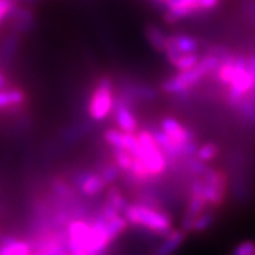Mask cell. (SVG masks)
Masks as SVG:
<instances>
[{"label":"cell","instance_id":"1","mask_svg":"<svg viewBox=\"0 0 255 255\" xmlns=\"http://www.w3.org/2000/svg\"><path fill=\"white\" fill-rule=\"evenodd\" d=\"M129 226L140 227L150 232L166 236L172 228V220L168 214L145 204H128L123 213Z\"/></svg>","mask_w":255,"mask_h":255},{"label":"cell","instance_id":"2","mask_svg":"<svg viewBox=\"0 0 255 255\" xmlns=\"http://www.w3.org/2000/svg\"><path fill=\"white\" fill-rule=\"evenodd\" d=\"M253 90V79L248 69V57L239 55L235 57V68L231 83L228 86V104L232 108L239 105L249 96Z\"/></svg>","mask_w":255,"mask_h":255},{"label":"cell","instance_id":"3","mask_svg":"<svg viewBox=\"0 0 255 255\" xmlns=\"http://www.w3.org/2000/svg\"><path fill=\"white\" fill-rule=\"evenodd\" d=\"M136 135L141 145V155L137 159L145 165L153 176H159L163 174L167 167V158L155 141L153 133L146 129H141Z\"/></svg>","mask_w":255,"mask_h":255},{"label":"cell","instance_id":"4","mask_svg":"<svg viewBox=\"0 0 255 255\" xmlns=\"http://www.w3.org/2000/svg\"><path fill=\"white\" fill-rule=\"evenodd\" d=\"M114 104L116 100L113 95V82L109 77L101 78L94 90L88 105V113L91 118L97 122L107 120L113 113Z\"/></svg>","mask_w":255,"mask_h":255},{"label":"cell","instance_id":"5","mask_svg":"<svg viewBox=\"0 0 255 255\" xmlns=\"http://www.w3.org/2000/svg\"><path fill=\"white\" fill-rule=\"evenodd\" d=\"M204 183V196L207 204L213 207H220L226 200L227 175L222 170L207 167L202 175Z\"/></svg>","mask_w":255,"mask_h":255},{"label":"cell","instance_id":"6","mask_svg":"<svg viewBox=\"0 0 255 255\" xmlns=\"http://www.w3.org/2000/svg\"><path fill=\"white\" fill-rule=\"evenodd\" d=\"M207 201L204 196V183L202 179H197L191 185V198L188 202L187 210L184 214V219L181 222V230L187 233H191V227L193 220L205 211L207 206Z\"/></svg>","mask_w":255,"mask_h":255},{"label":"cell","instance_id":"7","mask_svg":"<svg viewBox=\"0 0 255 255\" xmlns=\"http://www.w3.org/2000/svg\"><path fill=\"white\" fill-rule=\"evenodd\" d=\"M202 78H205L204 74L198 70L197 66L191 70L179 71L178 75L168 78L162 83V90L165 91L166 94L171 95L184 94L188 90L197 86L202 81Z\"/></svg>","mask_w":255,"mask_h":255},{"label":"cell","instance_id":"8","mask_svg":"<svg viewBox=\"0 0 255 255\" xmlns=\"http://www.w3.org/2000/svg\"><path fill=\"white\" fill-rule=\"evenodd\" d=\"M161 129L171 137L172 141H175L180 146H185V144L188 142L194 141V136L191 129H188L178 120L171 118V117H166L165 120H162Z\"/></svg>","mask_w":255,"mask_h":255},{"label":"cell","instance_id":"9","mask_svg":"<svg viewBox=\"0 0 255 255\" xmlns=\"http://www.w3.org/2000/svg\"><path fill=\"white\" fill-rule=\"evenodd\" d=\"M75 185L84 196H97L107 188V181L100 174L83 172L75 179Z\"/></svg>","mask_w":255,"mask_h":255},{"label":"cell","instance_id":"10","mask_svg":"<svg viewBox=\"0 0 255 255\" xmlns=\"http://www.w3.org/2000/svg\"><path fill=\"white\" fill-rule=\"evenodd\" d=\"M114 118H116V123L118 128L123 132L136 133L137 131V121H136L135 116L132 112L128 109L125 101L116 100L114 104Z\"/></svg>","mask_w":255,"mask_h":255},{"label":"cell","instance_id":"11","mask_svg":"<svg viewBox=\"0 0 255 255\" xmlns=\"http://www.w3.org/2000/svg\"><path fill=\"white\" fill-rule=\"evenodd\" d=\"M188 233L184 230H171L165 236V240L155 249L154 255H172L185 243Z\"/></svg>","mask_w":255,"mask_h":255},{"label":"cell","instance_id":"12","mask_svg":"<svg viewBox=\"0 0 255 255\" xmlns=\"http://www.w3.org/2000/svg\"><path fill=\"white\" fill-rule=\"evenodd\" d=\"M31 245L27 241H21L14 237H6L0 245V255H32Z\"/></svg>","mask_w":255,"mask_h":255},{"label":"cell","instance_id":"13","mask_svg":"<svg viewBox=\"0 0 255 255\" xmlns=\"http://www.w3.org/2000/svg\"><path fill=\"white\" fill-rule=\"evenodd\" d=\"M26 95L22 90L18 88H3L0 90V110L8 109V108L17 107L25 103Z\"/></svg>","mask_w":255,"mask_h":255},{"label":"cell","instance_id":"14","mask_svg":"<svg viewBox=\"0 0 255 255\" xmlns=\"http://www.w3.org/2000/svg\"><path fill=\"white\" fill-rule=\"evenodd\" d=\"M170 38L181 55L183 53H197L200 44L193 36H189L187 34H175V35H170Z\"/></svg>","mask_w":255,"mask_h":255},{"label":"cell","instance_id":"15","mask_svg":"<svg viewBox=\"0 0 255 255\" xmlns=\"http://www.w3.org/2000/svg\"><path fill=\"white\" fill-rule=\"evenodd\" d=\"M145 35L146 39L149 40V43L152 44L153 48H155L158 52L165 51L166 42H167L168 35H166L163 30L158 26H146L145 29Z\"/></svg>","mask_w":255,"mask_h":255},{"label":"cell","instance_id":"16","mask_svg":"<svg viewBox=\"0 0 255 255\" xmlns=\"http://www.w3.org/2000/svg\"><path fill=\"white\" fill-rule=\"evenodd\" d=\"M105 205L114 210H117L118 213L123 214L126 207L128 206V202L126 201V198L123 197V194L121 193V191L117 187H110L109 192H108L107 201H105Z\"/></svg>","mask_w":255,"mask_h":255},{"label":"cell","instance_id":"17","mask_svg":"<svg viewBox=\"0 0 255 255\" xmlns=\"http://www.w3.org/2000/svg\"><path fill=\"white\" fill-rule=\"evenodd\" d=\"M133 157L128 150H125V149H114V163L118 166L122 172H128L131 170V166H132Z\"/></svg>","mask_w":255,"mask_h":255},{"label":"cell","instance_id":"18","mask_svg":"<svg viewBox=\"0 0 255 255\" xmlns=\"http://www.w3.org/2000/svg\"><path fill=\"white\" fill-rule=\"evenodd\" d=\"M218 153H219V146L214 142H206L204 145H201L197 148V152L194 154L196 158H198L202 162H210L214 158H217Z\"/></svg>","mask_w":255,"mask_h":255},{"label":"cell","instance_id":"19","mask_svg":"<svg viewBox=\"0 0 255 255\" xmlns=\"http://www.w3.org/2000/svg\"><path fill=\"white\" fill-rule=\"evenodd\" d=\"M214 215L211 213H202L200 214L196 219L193 220L191 227V233H202L207 231L213 226L214 223Z\"/></svg>","mask_w":255,"mask_h":255},{"label":"cell","instance_id":"20","mask_svg":"<svg viewBox=\"0 0 255 255\" xmlns=\"http://www.w3.org/2000/svg\"><path fill=\"white\" fill-rule=\"evenodd\" d=\"M198 61H200V57L197 56V53H183L175 61L174 66L178 69V71L191 70L197 66Z\"/></svg>","mask_w":255,"mask_h":255},{"label":"cell","instance_id":"21","mask_svg":"<svg viewBox=\"0 0 255 255\" xmlns=\"http://www.w3.org/2000/svg\"><path fill=\"white\" fill-rule=\"evenodd\" d=\"M65 246H66V241H58L42 249L35 250L32 255H69L68 248L65 249Z\"/></svg>","mask_w":255,"mask_h":255},{"label":"cell","instance_id":"22","mask_svg":"<svg viewBox=\"0 0 255 255\" xmlns=\"http://www.w3.org/2000/svg\"><path fill=\"white\" fill-rule=\"evenodd\" d=\"M120 172H121V170L118 168V166H117L116 163H113V165L104 166L103 170H101L99 174L103 176L104 180L107 181V184L110 185V184H113L114 181L118 179V176H120Z\"/></svg>","mask_w":255,"mask_h":255},{"label":"cell","instance_id":"23","mask_svg":"<svg viewBox=\"0 0 255 255\" xmlns=\"http://www.w3.org/2000/svg\"><path fill=\"white\" fill-rule=\"evenodd\" d=\"M188 167L191 171H193L194 174L198 175V176H202L205 174V171L207 170V166H205V162L200 161L196 157H188Z\"/></svg>","mask_w":255,"mask_h":255},{"label":"cell","instance_id":"24","mask_svg":"<svg viewBox=\"0 0 255 255\" xmlns=\"http://www.w3.org/2000/svg\"><path fill=\"white\" fill-rule=\"evenodd\" d=\"M255 254V243L254 241H244L237 245L233 250L232 255H253Z\"/></svg>","mask_w":255,"mask_h":255},{"label":"cell","instance_id":"25","mask_svg":"<svg viewBox=\"0 0 255 255\" xmlns=\"http://www.w3.org/2000/svg\"><path fill=\"white\" fill-rule=\"evenodd\" d=\"M16 6V0H0V23L6 17H9L10 12Z\"/></svg>","mask_w":255,"mask_h":255},{"label":"cell","instance_id":"26","mask_svg":"<svg viewBox=\"0 0 255 255\" xmlns=\"http://www.w3.org/2000/svg\"><path fill=\"white\" fill-rule=\"evenodd\" d=\"M136 96H140L142 99H154L155 91L149 87H137L136 88Z\"/></svg>","mask_w":255,"mask_h":255},{"label":"cell","instance_id":"27","mask_svg":"<svg viewBox=\"0 0 255 255\" xmlns=\"http://www.w3.org/2000/svg\"><path fill=\"white\" fill-rule=\"evenodd\" d=\"M6 86H8V79H6L5 75L0 71V90L6 88Z\"/></svg>","mask_w":255,"mask_h":255},{"label":"cell","instance_id":"28","mask_svg":"<svg viewBox=\"0 0 255 255\" xmlns=\"http://www.w3.org/2000/svg\"><path fill=\"white\" fill-rule=\"evenodd\" d=\"M253 255H255V254H253Z\"/></svg>","mask_w":255,"mask_h":255}]
</instances>
